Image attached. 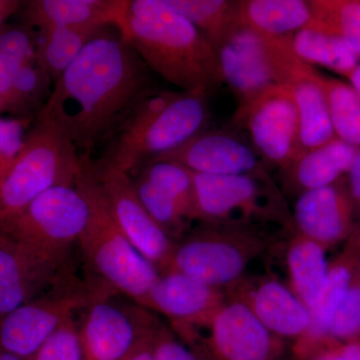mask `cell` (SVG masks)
Masks as SVG:
<instances>
[{
	"instance_id": "1",
	"label": "cell",
	"mask_w": 360,
	"mask_h": 360,
	"mask_svg": "<svg viewBox=\"0 0 360 360\" xmlns=\"http://www.w3.org/2000/svg\"><path fill=\"white\" fill-rule=\"evenodd\" d=\"M155 90L153 71L113 26L87 44L58 78L40 112L65 130L80 158H90Z\"/></svg>"
},
{
	"instance_id": "2",
	"label": "cell",
	"mask_w": 360,
	"mask_h": 360,
	"mask_svg": "<svg viewBox=\"0 0 360 360\" xmlns=\"http://www.w3.org/2000/svg\"><path fill=\"white\" fill-rule=\"evenodd\" d=\"M120 30L149 70L180 91L208 96L224 84L212 45L165 0H127Z\"/></svg>"
},
{
	"instance_id": "3",
	"label": "cell",
	"mask_w": 360,
	"mask_h": 360,
	"mask_svg": "<svg viewBox=\"0 0 360 360\" xmlns=\"http://www.w3.org/2000/svg\"><path fill=\"white\" fill-rule=\"evenodd\" d=\"M84 158L75 186L89 205V219L78 240L85 264L96 281L141 305L160 271L131 245L118 227L98 182Z\"/></svg>"
},
{
	"instance_id": "4",
	"label": "cell",
	"mask_w": 360,
	"mask_h": 360,
	"mask_svg": "<svg viewBox=\"0 0 360 360\" xmlns=\"http://www.w3.org/2000/svg\"><path fill=\"white\" fill-rule=\"evenodd\" d=\"M193 181L200 224L243 227L278 240L295 233L292 212L269 172L227 176L193 174Z\"/></svg>"
},
{
	"instance_id": "5",
	"label": "cell",
	"mask_w": 360,
	"mask_h": 360,
	"mask_svg": "<svg viewBox=\"0 0 360 360\" xmlns=\"http://www.w3.org/2000/svg\"><path fill=\"white\" fill-rule=\"evenodd\" d=\"M84 158L51 117L39 112L20 155L0 176V225L22 212L40 194L56 186H75Z\"/></svg>"
},
{
	"instance_id": "6",
	"label": "cell",
	"mask_w": 360,
	"mask_h": 360,
	"mask_svg": "<svg viewBox=\"0 0 360 360\" xmlns=\"http://www.w3.org/2000/svg\"><path fill=\"white\" fill-rule=\"evenodd\" d=\"M278 239L243 227L200 224L175 245L168 270L226 290L245 278L253 262Z\"/></svg>"
},
{
	"instance_id": "7",
	"label": "cell",
	"mask_w": 360,
	"mask_h": 360,
	"mask_svg": "<svg viewBox=\"0 0 360 360\" xmlns=\"http://www.w3.org/2000/svg\"><path fill=\"white\" fill-rule=\"evenodd\" d=\"M292 37H264L240 25L222 42L217 51L220 72L238 104L274 85L288 84L303 63L293 51Z\"/></svg>"
},
{
	"instance_id": "8",
	"label": "cell",
	"mask_w": 360,
	"mask_h": 360,
	"mask_svg": "<svg viewBox=\"0 0 360 360\" xmlns=\"http://www.w3.org/2000/svg\"><path fill=\"white\" fill-rule=\"evenodd\" d=\"M172 329L201 360H278L285 349L248 305L229 296L202 323Z\"/></svg>"
},
{
	"instance_id": "9",
	"label": "cell",
	"mask_w": 360,
	"mask_h": 360,
	"mask_svg": "<svg viewBox=\"0 0 360 360\" xmlns=\"http://www.w3.org/2000/svg\"><path fill=\"white\" fill-rule=\"evenodd\" d=\"M89 219V205L77 186H56L40 194L0 231L41 255L70 259Z\"/></svg>"
},
{
	"instance_id": "10",
	"label": "cell",
	"mask_w": 360,
	"mask_h": 360,
	"mask_svg": "<svg viewBox=\"0 0 360 360\" xmlns=\"http://www.w3.org/2000/svg\"><path fill=\"white\" fill-rule=\"evenodd\" d=\"M208 96L180 91L160 115L135 134L108 141L98 161L131 175L144 163L179 148L207 127Z\"/></svg>"
},
{
	"instance_id": "11",
	"label": "cell",
	"mask_w": 360,
	"mask_h": 360,
	"mask_svg": "<svg viewBox=\"0 0 360 360\" xmlns=\"http://www.w3.org/2000/svg\"><path fill=\"white\" fill-rule=\"evenodd\" d=\"M92 283L91 300L78 323L82 360H123L150 335L158 316L137 303L115 300L117 292Z\"/></svg>"
},
{
	"instance_id": "12",
	"label": "cell",
	"mask_w": 360,
	"mask_h": 360,
	"mask_svg": "<svg viewBox=\"0 0 360 360\" xmlns=\"http://www.w3.org/2000/svg\"><path fill=\"white\" fill-rule=\"evenodd\" d=\"M94 283L77 278L20 305L0 319V347L30 360L75 312L89 305Z\"/></svg>"
},
{
	"instance_id": "13",
	"label": "cell",
	"mask_w": 360,
	"mask_h": 360,
	"mask_svg": "<svg viewBox=\"0 0 360 360\" xmlns=\"http://www.w3.org/2000/svg\"><path fill=\"white\" fill-rule=\"evenodd\" d=\"M233 122L250 135L265 163L283 170L302 153L300 122L288 85L277 84L238 104Z\"/></svg>"
},
{
	"instance_id": "14",
	"label": "cell",
	"mask_w": 360,
	"mask_h": 360,
	"mask_svg": "<svg viewBox=\"0 0 360 360\" xmlns=\"http://www.w3.org/2000/svg\"><path fill=\"white\" fill-rule=\"evenodd\" d=\"M89 167L124 236L160 274L167 271L176 243L146 212L135 191L132 177L91 158Z\"/></svg>"
},
{
	"instance_id": "15",
	"label": "cell",
	"mask_w": 360,
	"mask_h": 360,
	"mask_svg": "<svg viewBox=\"0 0 360 360\" xmlns=\"http://www.w3.org/2000/svg\"><path fill=\"white\" fill-rule=\"evenodd\" d=\"M75 277L70 259L41 255L0 231V319Z\"/></svg>"
},
{
	"instance_id": "16",
	"label": "cell",
	"mask_w": 360,
	"mask_h": 360,
	"mask_svg": "<svg viewBox=\"0 0 360 360\" xmlns=\"http://www.w3.org/2000/svg\"><path fill=\"white\" fill-rule=\"evenodd\" d=\"M174 161L193 174H257L267 172L265 161L252 146L232 134L203 130L179 148L153 158Z\"/></svg>"
},
{
	"instance_id": "17",
	"label": "cell",
	"mask_w": 360,
	"mask_h": 360,
	"mask_svg": "<svg viewBox=\"0 0 360 360\" xmlns=\"http://www.w3.org/2000/svg\"><path fill=\"white\" fill-rule=\"evenodd\" d=\"M227 296L248 305L267 330L281 340H297L307 333L311 314L285 283L274 276L241 279Z\"/></svg>"
},
{
	"instance_id": "18",
	"label": "cell",
	"mask_w": 360,
	"mask_h": 360,
	"mask_svg": "<svg viewBox=\"0 0 360 360\" xmlns=\"http://www.w3.org/2000/svg\"><path fill=\"white\" fill-rule=\"evenodd\" d=\"M226 300L225 290L168 270L158 277L141 307L167 317L172 328L193 326L205 322Z\"/></svg>"
},
{
	"instance_id": "19",
	"label": "cell",
	"mask_w": 360,
	"mask_h": 360,
	"mask_svg": "<svg viewBox=\"0 0 360 360\" xmlns=\"http://www.w3.org/2000/svg\"><path fill=\"white\" fill-rule=\"evenodd\" d=\"M291 212L295 231L326 248L349 231L352 198L338 181L300 194Z\"/></svg>"
},
{
	"instance_id": "20",
	"label": "cell",
	"mask_w": 360,
	"mask_h": 360,
	"mask_svg": "<svg viewBox=\"0 0 360 360\" xmlns=\"http://www.w3.org/2000/svg\"><path fill=\"white\" fill-rule=\"evenodd\" d=\"M127 0H32L23 4L25 25L42 30L54 26L113 25L120 28Z\"/></svg>"
},
{
	"instance_id": "21",
	"label": "cell",
	"mask_w": 360,
	"mask_h": 360,
	"mask_svg": "<svg viewBox=\"0 0 360 360\" xmlns=\"http://www.w3.org/2000/svg\"><path fill=\"white\" fill-rule=\"evenodd\" d=\"M360 148L338 137L319 148L303 151L281 170L288 191L297 193L331 186L347 174Z\"/></svg>"
},
{
	"instance_id": "22",
	"label": "cell",
	"mask_w": 360,
	"mask_h": 360,
	"mask_svg": "<svg viewBox=\"0 0 360 360\" xmlns=\"http://www.w3.org/2000/svg\"><path fill=\"white\" fill-rule=\"evenodd\" d=\"M321 75L312 66L302 63L293 71L286 84L290 87L297 110L302 153L336 139L321 85Z\"/></svg>"
},
{
	"instance_id": "23",
	"label": "cell",
	"mask_w": 360,
	"mask_h": 360,
	"mask_svg": "<svg viewBox=\"0 0 360 360\" xmlns=\"http://www.w3.org/2000/svg\"><path fill=\"white\" fill-rule=\"evenodd\" d=\"M284 245L286 285L311 311L328 276L326 248L296 231Z\"/></svg>"
},
{
	"instance_id": "24",
	"label": "cell",
	"mask_w": 360,
	"mask_h": 360,
	"mask_svg": "<svg viewBox=\"0 0 360 360\" xmlns=\"http://www.w3.org/2000/svg\"><path fill=\"white\" fill-rule=\"evenodd\" d=\"M312 20L309 1L303 0H241L239 21L267 37H292Z\"/></svg>"
},
{
	"instance_id": "25",
	"label": "cell",
	"mask_w": 360,
	"mask_h": 360,
	"mask_svg": "<svg viewBox=\"0 0 360 360\" xmlns=\"http://www.w3.org/2000/svg\"><path fill=\"white\" fill-rule=\"evenodd\" d=\"M113 25L54 26L39 30L35 56L53 84L87 44Z\"/></svg>"
},
{
	"instance_id": "26",
	"label": "cell",
	"mask_w": 360,
	"mask_h": 360,
	"mask_svg": "<svg viewBox=\"0 0 360 360\" xmlns=\"http://www.w3.org/2000/svg\"><path fill=\"white\" fill-rule=\"evenodd\" d=\"M292 46L305 65L323 66L347 78L359 65L360 56L345 40L310 26L293 34Z\"/></svg>"
},
{
	"instance_id": "27",
	"label": "cell",
	"mask_w": 360,
	"mask_h": 360,
	"mask_svg": "<svg viewBox=\"0 0 360 360\" xmlns=\"http://www.w3.org/2000/svg\"><path fill=\"white\" fill-rule=\"evenodd\" d=\"M168 6L193 23L215 51L236 28L239 1L231 0H165Z\"/></svg>"
},
{
	"instance_id": "28",
	"label": "cell",
	"mask_w": 360,
	"mask_h": 360,
	"mask_svg": "<svg viewBox=\"0 0 360 360\" xmlns=\"http://www.w3.org/2000/svg\"><path fill=\"white\" fill-rule=\"evenodd\" d=\"M53 89V82L37 61L35 52L16 75L2 113L11 117L35 120L44 110Z\"/></svg>"
},
{
	"instance_id": "29",
	"label": "cell",
	"mask_w": 360,
	"mask_h": 360,
	"mask_svg": "<svg viewBox=\"0 0 360 360\" xmlns=\"http://www.w3.org/2000/svg\"><path fill=\"white\" fill-rule=\"evenodd\" d=\"M335 136L360 148V94L350 84L321 75Z\"/></svg>"
},
{
	"instance_id": "30",
	"label": "cell",
	"mask_w": 360,
	"mask_h": 360,
	"mask_svg": "<svg viewBox=\"0 0 360 360\" xmlns=\"http://www.w3.org/2000/svg\"><path fill=\"white\" fill-rule=\"evenodd\" d=\"M310 27L335 35L360 56V1L310 0Z\"/></svg>"
},
{
	"instance_id": "31",
	"label": "cell",
	"mask_w": 360,
	"mask_h": 360,
	"mask_svg": "<svg viewBox=\"0 0 360 360\" xmlns=\"http://www.w3.org/2000/svg\"><path fill=\"white\" fill-rule=\"evenodd\" d=\"M136 174L160 187L179 205L189 222L196 221L195 191L193 174L174 161L151 160Z\"/></svg>"
},
{
	"instance_id": "32",
	"label": "cell",
	"mask_w": 360,
	"mask_h": 360,
	"mask_svg": "<svg viewBox=\"0 0 360 360\" xmlns=\"http://www.w3.org/2000/svg\"><path fill=\"white\" fill-rule=\"evenodd\" d=\"M37 37L26 25H6L0 32V103L6 105L14 79L35 52Z\"/></svg>"
},
{
	"instance_id": "33",
	"label": "cell",
	"mask_w": 360,
	"mask_h": 360,
	"mask_svg": "<svg viewBox=\"0 0 360 360\" xmlns=\"http://www.w3.org/2000/svg\"><path fill=\"white\" fill-rule=\"evenodd\" d=\"M132 181L146 212L172 240L177 243L191 231V222L186 219L179 205L160 187L139 174L132 177Z\"/></svg>"
},
{
	"instance_id": "34",
	"label": "cell",
	"mask_w": 360,
	"mask_h": 360,
	"mask_svg": "<svg viewBox=\"0 0 360 360\" xmlns=\"http://www.w3.org/2000/svg\"><path fill=\"white\" fill-rule=\"evenodd\" d=\"M30 360H82L78 323L75 319L58 328Z\"/></svg>"
},
{
	"instance_id": "35",
	"label": "cell",
	"mask_w": 360,
	"mask_h": 360,
	"mask_svg": "<svg viewBox=\"0 0 360 360\" xmlns=\"http://www.w3.org/2000/svg\"><path fill=\"white\" fill-rule=\"evenodd\" d=\"M360 333V283H354L345 300L336 310L330 328L328 340L333 345L338 341H350Z\"/></svg>"
},
{
	"instance_id": "36",
	"label": "cell",
	"mask_w": 360,
	"mask_h": 360,
	"mask_svg": "<svg viewBox=\"0 0 360 360\" xmlns=\"http://www.w3.org/2000/svg\"><path fill=\"white\" fill-rule=\"evenodd\" d=\"M33 120L0 116V176L20 155Z\"/></svg>"
},
{
	"instance_id": "37",
	"label": "cell",
	"mask_w": 360,
	"mask_h": 360,
	"mask_svg": "<svg viewBox=\"0 0 360 360\" xmlns=\"http://www.w3.org/2000/svg\"><path fill=\"white\" fill-rule=\"evenodd\" d=\"M153 349L155 360H201L160 319L153 333Z\"/></svg>"
},
{
	"instance_id": "38",
	"label": "cell",
	"mask_w": 360,
	"mask_h": 360,
	"mask_svg": "<svg viewBox=\"0 0 360 360\" xmlns=\"http://www.w3.org/2000/svg\"><path fill=\"white\" fill-rule=\"evenodd\" d=\"M324 352L326 360H360V342L350 340L335 343Z\"/></svg>"
},
{
	"instance_id": "39",
	"label": "cell",
	"mask_w": 360,
	"mask_h": 360,
	"mask_svg": "<svg viewBox=\"0 0 360 360\" xmlns=\"http://www.w3.org/2000/svg\"><path fill=\"white\" fill-rule=\"evenodd\" d=\"M348 191L352 201L360 205V150L348 172Z\"/></svg>"
},
{
	"instance_id": "40",
	"label": "cell",
	"mask_w": 360,
	"mask_h": 360,
	"mask_svg": "<svg viewBox=\"0 0 360 360\" xmlns=\"http://www.w3.org/2000/svg\"><path fill=\"white\" fill-rule=\"evenodd\" d=\"M153 328V330H155ZM153 333L141 341L123 360H155L153 349Z\"/></svg>"
},
{
	"instance_id": "41",
	"label": "cell",
	"mask_w": 360,
	"mask_h": 360,
	"mask_svg": "<svg viewBox=\"0 0 360 360\" xmlns=\"http://www.w3.org/2000/svg\"><path fill=\"white\" fill-rule=\"evenodd\" d=\"M25 1L20 0H0V32L6 26L7 20L20 11Z\"/></svg>"
},
{
	"instance_id": "42",
	"label": "cell",
	"mask_w": 360,
	"mask_h": 360,
	"mask_svg": "<svg viewBox=\"0 0 360 360\" xmlns=\"http://www.w3.org/2000/svg\"><path fill=\"white\" fill-rule=\"evenodd\" d=\"M347 79L349 80L350 85L360 94V63L357 65V68L350 73Z\"/></svg>"
},
{
	"instance_id": "43",
	"label": "cell",
	"mask_w": 360,
	"mask_h": 360,
	"mask_svg": "<svg viewBox=\"0 0 360 360\" xmlns=\"http://www.w3.org/2000/svg\"><path fill=\"white\" fill-rule=\"evenodd\" d=\"M0 360H23L11 352H6L4 348L0 347Z\"/></svg>"
},
{
	"instance_id": "44",
	"label": "cell",
	"mask_w": 360,
	"mask_h": 360,
	"mask_svg": "<svg viewBox=\"0 0 360 360\" xmlns=\"http://www.w3.org/2000/svg\"><path fill=\"white\" fill-rule=\"evenodd\" d=\"M309 360H326V352H321V354L316 355V356L312 357V359Z\"/></svg>"
},
{
	"instance_id": "45",
	"label": "cell",
	"mask_w": 360,
	"mask_h": 360,
	"mask_svg": "<svg viewBox=\"0 0 360 360\" xmlns=\"http://www.w3.org/2000/svg\"><path fill=\"white\" fill-rule=\"evenodd\" d=\"M2 113V111H1V103H0V115H1Z\"/></svg>"
}]
</instances>
